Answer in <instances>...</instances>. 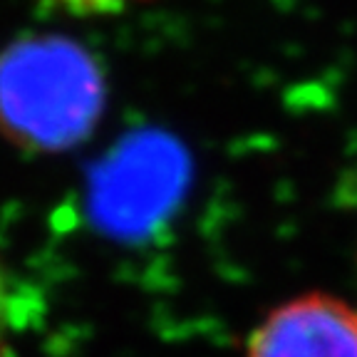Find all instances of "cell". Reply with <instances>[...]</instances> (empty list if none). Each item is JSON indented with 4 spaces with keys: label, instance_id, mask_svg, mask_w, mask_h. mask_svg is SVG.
<instances>
[{
    "label": "cell",
    "instance_id": "1",
    "mask_svg": "<svg viewBox=\"0 0 357 357\" xmlns=\"http://www.w3.org/2000/svg\"><path fill=\"white\" fill-rule=\"evenodd\" d=\"M245 357H357V307L328 293L290 298L248 335Z\"/></svg>",
    "mask_w": 357,
    "mask_h": 357
},
{
    "label": "cell",
    "instance_id": "2",
    "mask_svg": "<svg viewBox=\"0 0 357 357\" xmlns=\"http://www.w3.org/2000/svg\"><path fill=\"white\" fill-rule=\"evenodd\" d=\"M52 3L77 15H117L146 0H52Z\"/></svg>",
    "mask_w": 357,
    "mask_h": 357
},
{
    "label": "cell",
    "instance_id": "3",
    "mask_svg": "<svg viewBox=\"0 0 357 357\" xmlns=\"http://www.w3.org/2000/svg\"><path fill=\"white\" fill-rule=\"evenodd\" d=\"M8 328H10V290H8L6 271L0 266V357L8 350Z\"/></svg>",
    "mask_w": 357,
    "mask_h": 357
}]
</instances>
